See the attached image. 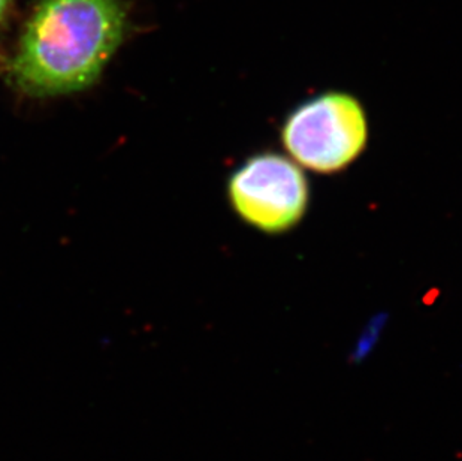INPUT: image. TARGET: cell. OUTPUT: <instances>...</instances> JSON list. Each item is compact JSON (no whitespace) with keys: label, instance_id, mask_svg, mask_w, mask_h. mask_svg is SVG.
<instances>
[{"label":"cell","instance_id":"cell-4","mask_svg":"<svg viewBox=\"0 0 462 461\" xmlns=\"http://www.w3.org/2000/svg\"><path fill=\"white\" fill-rule=\"evenodd\" d=\"M11 4H13V0H0V22L4 20L5 15L8 13Z\"/></svg>","mask_w":462,"mask_h":461},{"label":"cell","instance_id":"cell-2","mask_svg":"<svg viewBox=\"0 0 462 461\" xmlns=\"http://www.w3.org/2000/svg\"><path fill=\"white\" fill-rule=\"evenodd\" d=\"M368 127L358 100L347 93L328 92L293 109L283 127L291 156L318 173H336L365 147Z\"/></svg>","mask_w":462,"mask_h":461},{"label":"cell","instance_id":"cell-3","mask_svg":"<svg viewBox=\"0 0 462 461\" xmlns=\"http://www.w3.org/2000/svg\"><path fill=\"white\" fill-rule=\"evenodd\" d=\"M227 192L240 218L265 232H283L295 227L309 202V186L302 171L274 153L250 157L232 174Z\"/></svg>","mask_w":462,"mask_h":461},{"label":"cell","instance_id":"cell-1","mask_svg":"<svg viewBox=\"0 0 462 461\" xmlns=\"http://www.w3.org/2000/svg\"><path fill=\"white\" fill-rule=\"evenodd\" d=\"M126 31L120 0H41L9 61V83L33 98L86 90Z\"/></svg>","mask_w":462,"mask_h":461}]
</instances>
